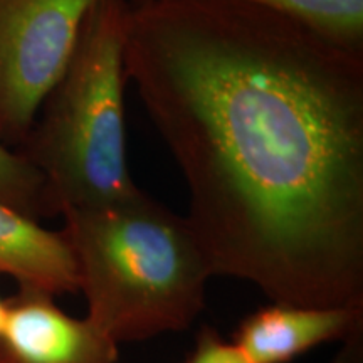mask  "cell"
<instances>
[{
	"instance_id": "3",
	"label": "cell",
	"mask_w": 363,
	"mask_h": 363,
	"mask_svg": "<svg viewBox=\"0 0 363 363\" xmlns=\"http://www.w3.org/2000/svg\"><path fill=\"white\" fill-rule=\"evenodd\" d=\"M128 0H94L65 72L16 150L48 184L57 216L138 192L130 174L125 125Z\"/></svg>"
},
{
	"instance_id": "2",
	"label": "cell",
	"mask_w": 363,
	"mask_h": 363,
	"mask_svg": "<svg viewBox=\"0 0 363 363\" xmlns=\"http://www.w3.org/2000/svg\"><path fill=\"white\" fill-rule=\"evenodd\" d=\"M61 217L86 318L101 333L120 345L194 325L214 274L187 217L142 189Z\"/></svg>"
},
{
	"instance_id": "13",
	"label": "cell",
	"mask_w": 363,
	"mask_h": 363,
	"mask_svg": "<svg viewBox=\"0 0 363 363\" xmlns=\"http://www.w3.org/2000/svg\"><path fill=\"white\" fill-rule=\"evenodd\" d=\"M4 321H6V299L0 298V333H2Z\"/></svg>"
},
{
	"instance_id": "9",
	"label": "cell",
	"mask_w": 363,
	"mask_h": 363,
	"mask_svg": "<svg viewBox=\"0 0 363 363\" xmlns=\"http://www.w3.org/2000/svg\"><path fill=\"white\" fill-rule=\"evenodd\" d=\"M0 203L30 219L56 217L48 184L33 163L0 143Z\"/></svg>"
},
{
	"instance_id": "6",
	"label": "cell",
	"mask_w": 363,
	"mask_h": 363,
	"mask_svg": "<svg viewBox=\"0 0 363 363\" xmlns=\"http://www.w3.org/2000/svg\"><path fill=\"white\" fill-rule=\"evenodd\" d=\"M363 330V306L315 308L271 303L252 311L230 337L249 363H291L325 343Z\"/></svg>"
},
{
	"instance_id": "8",
	"label": "cell",
	"mask_w": 363,
	"mask_h": 363,
	"mask_svg": "<svg viewBox=\"0 0 363 363\" xmlns=\"http://www.w3.org/2000/svg\"><path fill=\"white\" fill-rule=\"evenodd\" d=\"M310 27L325 38L363 51V0H235Z\"/></svg>"
},
{
	"instance_id": "1",
	"label": "cell",
	"mask_w": 363,
	"mask_h": 363,
	"mask_svg": "<svg viewBox=\"0 0 363 363\" xmlns=\"http://www.w3.org/2000/svg\"><path fill=\"white\" fill-rule=\"evenodd\" d=\"M125 72L214 276L363 306V51L235 0L131 9Z\"/></svg>"
},
{
	"instance_id": "12",
	"label": "cell",
	"mask_w": 363,
	"mask_h": 363,
	"mask_svg": "<svg viewBox=\"0 0 363 363\" xmlns=\"http://www.w3.org/2000/svg\"><path fill=\"white\" fill-rule=\"evenodd\" d=\"M157 2H160V0H128L131 9H142V7L152 6V4H157Z\"/></svg>"
},
{
	"instance_id": "11",
	"label": "cell",
	"mask_w": 363,
	"mask_h": 363,
	"mask_svg": "<svg viewBox=\"0 0 363 363\" xmlns=\"http://www.w3.org/2000/svg\"><path fill=\"white\" fill-rule=\"evenodd\" d=\"M342 343L343 347L340 348L333 363H363V330H358Z\"/></svg>"
},
{
	"instance_id": "7",
	"label": "cell",
	"mask_w": 363,
	"mask_h": 363,
	"mask_svg": "<svg viewBox=\"0 0 363 363\" xmlns=\"http://www.w3.org/2000/svg\"><path fill=\"white\" fill-rule=\"evenodd\" d=\"M0 274L52 296L78 293V271L62 230L0 203Z\"/></svg>"
},
{
	"instance_id": "5",
	"label": "cell",
	"mask_w": 363,
	"mask_h": 363,
	"mask_svg": "<svg viewBox=\"0 0 363 363\" xmlns=\"http://www.w3.org/2000/svg\"><path fill=\"white\" fill-rule=\"evenodd\" d=\"M54 298L19 288L6 299L0 363H118V345L88 318L62 311Z\"/></svg>"
},
{
	"instance_id": "10",
	"label": "cell",
	"mask_w": 363,
	"mask_h": 363,
	"mask_svg": "<svg viewBox=\"0 0 363 363\" xmlns=\"http://www.w3.org/2000/svg\"><path fill=\"white\" fill-rule=\"evenodd\" d=\"M182 363H249L230 340L222 338L212 326L199 330L192 350Z\"/></svg>"
},
{
	"instance_id": "4",
	"label": "cell",
	"mask_w": 363,
	"mask_h": 363,
	"mask_svg": "<svg viewBox=\"0 0 363 363\" xmlns=\"http://www.w3.org/2000/svg\"><path fill=\"white\" fill-rule=\"evenodd\" d=\"M94 0H0V143L17 150L65 72Z\"/></svg>"
}]
</instances>
